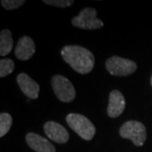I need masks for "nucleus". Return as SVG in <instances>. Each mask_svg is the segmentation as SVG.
I'll list each match as a JSON object with an SVG mask.
<instances>
[{
	"label": "nucleus",
	"mask_w": 152,
	"mask_h": 152,
	"mask_svg": "<svg viewBox=\"0 0 152 152\" xmlns=\"http://www.w3.org/2000/svg\"><path fill=\"white\" fill-rule=\"evenodd\" d=\"M17 83L22 92L28 98L37 99L40 92V86L28 75L25 73H20L17 76Z\"/></svg>",
	"instance_id": "nucleus-9"
},
{
	"label": "nucleus",
	"mask_w": 152,
	"mask_h": 152,
	"mask_svg": "<svg viewBox=\"0 0 152 152\" xmlns=\"http://www.w3.org/2000/svg\"><path fill=\"white\" fill-rule=\"evenodd\" d=\"M74 26L83 30H96L103 26V22L97 18V11L93 8L82 10L77 16L71 20Z\"/></svg>",
	"instance_id": "nucleus-5"
},
{
	"label": "nucleus",
	"mask_w": 152,
	"mask_h": 152,
	"mask_svg": "<svg viewBox=\"0 0 152 152\" xmlns=\"http://www.w3.org/2000/svg\"><path fill=\"white\" fill-rule=\"evenodd\" d=\"M126 102L124 95L118 90H113L109 95V104L107 107V114L110 118H116L124 113Z\"/></svg>",
	"instance_id": "nucleus-8"
},
{
	"label": "nucleus",
	"mask_w": 152,
	"mask_h": 152,
	"mask_svg": "<svg viewBox=\"0 0 152 152\" xmlns=\"http://www.w3.org/2000/svg\"><path fill=\"white\" fill-rule=\"evenodd\" d=\"M46 135L58 144H65L69 140V134L65 128L57 122L48 121L44 124Z\"/></svg>",
	"instance_id": "nucleus-7"
},
{
	"label": "nucleus",
	"mask_w": 152,
	"mask_h": 152,
	"mask_svg": "<svg viewBox=\"0 0 152 152\" xmlns=\"http://www.w3.org/2000/svg\"><path fill=\"white\" fill-rule=\"evenodd\" d=\"M119 134L123 139L130 140L135 146H142L146 140V128L139 121L130 120L121 126Z\"/></svg>",
	"instance_id": "nucleus-3"
},
{
	"label": "nucleus",
	"mask_w": 152,
	"mask_h": 152,
	"mask_svg": "<svg viewBox=\"0 0 152 152\" xmlns=\"http://www.w3.org/2000/svg\"><path fill=\"white\" fill-rule=\"evenodd\" d=\"M44 4L58 8H68L73 5L74 0H43Z\"/></svg>",
	"instance_id": "nucleus-16"
},
{
	"label": "nucleus",
	"mask_w": 152,
	"mask_h": 152,
	"mask_svg": "<svg viewBox=\"0 0 152 152\" xmlns=\"http://www.w3.org/2000/svg\"><path fill=\"white\" fill-rule=\"evenodd\" d=\"M15 69V62L10 58H3L0 61V77H6Z\"/></svg>",
	"instance_id": "nucleus-14"
},
{
	"label": "nucleus",
	"mask_w": 152,
	"mask_h": 152,
	"mask_svg": "<svg viewBox=\"0 0 152 152\" xmlns=\"http://www.w3.org/2000/svg\"><path fill=\"white\" fill-rule=\"evenodd\" d=\"M36 52V44L29 37H23L17 42L15 54L19 60L26 61L32 57Z\"/></svg>",
	"instance_id": "nucleus-11"
},
{
	"label": "nucleus",
	"mask_w": 152,
	"mask_h": 152,
	"mask_svg": "<svg viewBox=\"0 0 152 152\" xmlns=\"http://www.w3.org/2000/svg\"><path fill=\"white\" fill-rule=\"evenodd\" d=\"M26 140L29 147L36 152H56L54 145L37 134L29 133L26 136Z\"/></svg>",
	"instance_id": "nucleus-10"
},
{
	"label": "nucleus",
	"mask_w": 152,
	"mask_h": 152,
	"mask_svg": "<svg viewBox=\"0 0 152 152\" xmlns=\"http://www.w3.org/2000/svg\"><path fill=\"white\" fill-rule=\"evenodd\" d=\"M25 4V0H2L1 4L6 10H14Z\"/></svg>",
	"instance_id": "nucleus-15"
},
{
	"label": "nucleus",
	"mask_w": 152,
	"mask_h": 152,
	"mask_svg": "<svg viewBox=\"0 0 152 152\" xmlns=\"http://www.w3.org/2000/svg\"><path fill=\"white\" fill-rule=\"evenodd\" d=\"M63 59L79 74L86 75L95 65V57L88 49L81 46H65L61 51Z\"/></svg>",
	"instance_id": "nucleus-1"
},
{
	"label": "nucleus",
	"mask_w": 152,
	"mask_h": 152,
	"mask_svg": "<svg viewBox=\"0 0 152 152\" xmlns=\"http://www.w3.org/2000/svg\"><path fill=\"white\" fill-rule=\"evenodd\" d=\"M14 41L11 31L8 29H4L0 33V55L2 57L10 53L13 48Z\"/></svg>",
	"instance_id": "nucleus-12"
},
{
	"label": "nucleus",
	"mask_w": 152,
	"mask_h": 152,
	"mask_svg": "<svg viewBox=\"0 0 152 152\" xmlns=\"http://www.w3.org/2000/svg\"><path fill=\"white\" fill-rule=\"evenodd\" d=\"M56 96L63 102H71L75 98L76 91L73 84L63 75H54L51 80Z\"/></svg>",
	"instance_id": "nucleus-6"
},
{
	"label": "nucleus",
	"mask_w": 152,
	"mask_h": 152,
	"mask_svg": "<svg viewBox=\"0 0 152 152\" xmlns=\"http://www.w3.org/2000/svg\"><path fill=\"white\" fill-rule=\"evenodd\" d=\"M151 86H152V75H151Z\"/></svg>",
	"instance_id": "nucleus-17"
},
{
	"label": "nucleus",
	"mask_w": 152,
	"mask_h": 152,
	"mask_svg": "<svg viewBox=\"0 0 152 152\" xmlns=\"http://www.w3.org/2000/svg\"><path fill=\"white\" fill-rule=\"evenodd\" d=\"M66 122L71 129L85 140H91L96 134V127L86 116L79 113H69Z\"/></svg>",
	"instance_id": "nucleus-2"
},
{
	"label": "nucleus",
	"mask_w": 152,
	"mask_h": 152,
	"mask_svg": "<svg viewBox=\"0 0 152 152\" xmlns=\"http://www.w3.org/2000/svg\"><path fill=\"white\" fill-rule=\"evenodd\" d=\"M105 66L109 74L118 77L130 75L137 69L135 62L118 56L109 58L106 61Z\"/></svg>",
	"instance_id": "nucleus-4"
},
{
	"label": "nucleus",
	"mask_w": 152,
	"mask_h": 152,
	"mask_svg": "<svg viewBox=\"0 0 152 152\" xmlns=\"http://www.w3.org/2000/svg\"><path fill=\"white\" fill-rule=\"evenodd\" d=\"M13 123V118L10 113H2L0 114V137L3 138L10 131Z\"/></svg>",
	"instance_id": "nucleus-13"
}]
</instances>
